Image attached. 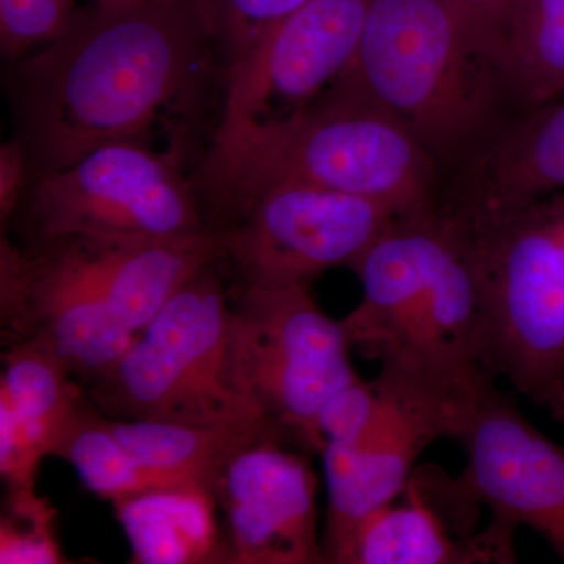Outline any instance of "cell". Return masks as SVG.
<instances>
[{
  "label": "cell",
  "instance_id": "6da1fadb",
  "mask_svg": "<svg viewBox=\"0 0 564 564\" xmlns=\"http://www.w3.org/2000/svg\"><path fill=\"white\" fill-rule=\"evenodd\" d=\"M207 44L193 0L76 11L18 76L25 141L44 172L144 137L187 87Z\"/></svg>",
  "mask_w": 564,
  "mask_h": 564
},
{
  "label": "cell",
  "instance_id": "7a4b0ae2",
  "mask_svg": "<svg viewBox=\"0 0 564 564\" xmlns=\"http://www.w3.org/2000/svg\"><path fill=\"white\" fill-rule=\"evenodd\" d=\"M212 231L159 240L61 237L0 242L3 348L35 347L82 386L128 350L163 303L217 262Z\"/></svg>",
  "mask_w": 564,
  "mask_h": 564
},
{
  "label": "cell",
  "instance_id": "3957f363",
  "mask_svg": "<svg viewBox=\"0 0 564 564\" xmlns=\"http://www.w3.org/2000/svg\"><path fill=\"white\" fill-rule=\"evenodd\" d=\"M352 272L362 300L343 325L383 372L473 406L496 378L481 366V299L466 223L447 206L397 218Z\"/></svg>",
  "mask_w": 564,
  "mask_h": 564
},
{
  "label": "cell",
  "instance_id": "277c9868",
  "mask_svg": "<svg viewBox=\"0 0 564 564\" xmlns=\"http://www.w3.org/2000/svg\"><path fill=\"white\" fill-rule=\"evenodd\" d=\"M503 88L484 24L452 0H370L355 58L326 95L380 107L448 154L485 131Z\"/></svg>",
  "mask_w": 564,
  "mask_h": 564
},
{
  "label": "cell",
  "instance_id": "5b68a950",
  "mask_svg": "<svg viewBox=\"0 0 564 564\" xmlns=\"http://www.w3.org/2000/svg\"><path fill=\"white\" fill-rule=\"evenodd\" d=\"M466 223L481 299V366L564 422V199Z\"/></svg>",
  "mask_w": 564,
  "mask_h": 564
},
{
  "label": "cell",
  "instance_id": "8992f818",
  "mask_svg": "<svg viewBox=\"0 0 564 564\" xmlns=\"http://www.w3.org/2000/svg\"><path fill=\"white\" fill-rule=\"evenodd\" d=\"M217 262L185 281L128 350L82 386L99 413L187 425L269 421L237 381L231 299Z\"/></svg>",
  "mask_w": 564,
  "mask_h": 564
},
{
  "label": "cell",
  "instance_id": "52a82bcc",
  "mask_svg": "<svg viewBox=\"0 0 564 564\" xmlns=\"http://www.w3.org/2000/svg\"><path fill=\"white\" fill-rule=\"evenodd\" d=\"M429 154L415 133L388 111L325 95L284 135L204 191L226 228L242 220L259 196L281 181L362 196L403 217L434 204Z\"/></svg>",
  "mask_w": 564,
  "mask_h": 564
},
{
  "label": "cell",
  "instance_id": "ba28073f",
  "mask_svg": "<svg viewBox=\"0 0 564 564\" xmlns=\"http://www.w3.org/2000/svg\"><path fill=\"white\" fill-rule=\"evenodd\" d=\"M370 0H311L226 68L225 110L204 182L274 143L329 90L358 51Z\"/></svg>",
  "mask_w": 564,
  "mask_h": 564
},
{
  "label": "cell",
  "instance_id": "9c48e42d",
  "mask_svg": "<svg viewBox=\"0 0 564 564\" xmlns=\"http://www.w3.org/2000/svg\"><path fill=\"white\" fill-rule=\"evenodd\" d=\"M343 321L315 304L310 285L242 288L231 300V352L245 395L282 432L314 451L315 415L358 380Z\"/></svg>",
  "mask_w": 564,
  "mask_h": 564
},
{
  "label": "cell",
  "instance_id": "30bf717a",
  "mask_svg": "<svg viewBox=\"0 0 564 564\" xmlns=\"http://www.w3.org/2000/svg\"><path fill=\"white\" fill-rule=\"evenodd\" d=\"M31 242L61 237L159 240L212 231L173 155L115 141L44 172L29 202Z\"/></svg>",
  "mask_w": 564,
  "mask_h": 564
},
{
  "label": "cell",
  "instance_id": "8fae6325",
  "mask_svg": "<svg viewBox=\"0 0 564 564\" xmlns=\"http://www.w3.org/2000/svg\"><path fill=\"white\" fill-rule=\"evenodd\" d=\"M399 218L384 204L303 181H281L217 232L242 288L310 285L334 267L352 270Z\"/></svg>",
  "mask_w": 564,
  "mask_h": 564
},
{
  "label": "cell",
  "instance_id": "7c38bea8",
  "mask_svg": "<svg viewBox=\"0 0 564 564\" xmlns=\"http://www.w3.org/2000/svg\"><path fill=\"white\" fill-rule=\"evenodd\" d=\"M372 383L377 404L364 432L322 452L328 485L325 563L367 514L402 496L430 444L458 440L475 410L383 370Z\"/></svg>",
  "mask_w": 564,
  "mask_h": 564
},
{
  "label": "cell",
  "instance_id": "4fadbf2b",
  "mask_svg": "<svg viewBox=\"0 0 564 564\" xmlns=\"http://www.w3.org/2000/svg\"><path fill=\"white\" fill-rule=\"evenodd\" d=\"M467 464L456 496L484 503L492 524L516 533L530 527L564 562V447L544 436L496 388L486 389L459 434Z\"/></svg>",
  "mask_w": 564,
  "mask_h": 564
},
{
  "label": "cell",
  "instance_id": "5bb4252c",
  "mask_svg": "<svg viewBox=\"0 0 564 564\" xmlns=\"http://www.w3.org/2000/svg\"><path fill=\"white\" fill-rule=\"evenodd\" d=\"M315 491L310 463L282 447L280 436L234 456L210 491L226 516L231 563H325Z\"/></svg>",
  "mask_w": 564,
  "mask_h": 564
},
{
  "label": "cell",
  "instance_id": "9a60e30c",
  "mask_svg": "<svg viewBox=\"0 0 564 564\" xmlns=\"http://www.w3.org/2000/svg\"><path fill=\"white\" fill-rule=\"evenodd\" d=\"M402 496L403 502L395 499L367 514L337 549L332 563H516L514 534L502 527L491 522L481 533H451L413 475Z\"/></svg>",
  "mask_w": 564,
  "mask_h": 564
},
{
  "label": "cell",
  "instance_id": "2e32d148",
  "mask_svg": "<svg viewBox=\"0 0 564 564\" xmlns=\"http://www.w3.org/2000/svg\"><path fill=\"white\" fill-rule=\"evenodd\" d=\"M564 188V96L494 141L454 193L452 206L505 210Z\"/></svg>",
  "mask_w": 564,
  "mask_h": 564
},
{
  "label": "cell",
  "instance_id": "e0dca14e",
  "mask_svg": "<svg viewBox=\"0 0 564 564\" xmlns=\"http://www.w3.org/2000/svg\"><path fill=\"white\" fill-rule=\"evenodd\" d=\"M107 423L122 445L152 473L176 488H202L207 492L240 451L263 437L282 433L269 421L187 425L107 417Z\"/></svg>",
  "mask_w": 564,
  "mask_h": 564
},
{
  "label": "cell",
  "instance_id": "ac0fdd59",
  "mask_svg": "<svg viewBox=\"0 0 564 564\" xmlns=\"http://www.w3.org/2000/svg\"><path fill=\"white\" fill-rule=\"evenodd\" d=\"M505 87L536 106L564 96V0H507L481 22Z\"/></svg>",
  "mask_w": 564,
  "mask_h": 564
},
{
  "label": "cell",
  "instance_id": "d6986e66",
  "mask_svg": "<svg viewBox=\"0 0 564 564\" xmlns=\"http://www.w3.org/2000/svg\"><path fill=\"white\" fill-rule=\"evenodd\" d=\"M206 489H166L115 503L140 563L226 562L215 543Z\"/></svg>",
  "mask_w": 564,
  "mask_h": 564
},
{
  "label": "cell",
  "instance_id": "ffe728a7",
  "mask_svg": "<svg viewBox=\"0 0 564 564\" xmlns=\"http://www.w3.org/2000/svg\"><path fill=\"white\" fill-rule=\"evenodd\" d=\"M0 380V410L39 444L44 456L85 399L79 381L50 352L35 347L6 348Z\"/></svg>",
  "mask_w": 564,
  "mask_h": 564
},
{
  "label": "cell",
  "instance_id": "44dd1931",
  "mask_svg": "<svg viewBox=\"0 0 564 564\" xmlns=\"http://www.w3.org/2000/svg\"><path fill=\"white\" fill-rule=\"evenodd\" d=\"M51 456L68 462L93 494L113 505L148 492L181 489L144 467L122 445L87 393L63 426Z\"/></svg>",
  "mask_w": 564,
  "mask_h": 564
},
{
  "label": "cell",
  "instance_id": "7402d4cb",
  "mask_svg": "<svg viewBox=\"0 0 564 564\" xmlns=\"http://www.w3.org/2000/svg\"><path fill=\"white\" fill-rule=\"evenodd\" d=\"M311 0H193L210 46L226 68L245 57L267 32Z\"/></svg>",
  "mask_w": 564,
  "mask_h": 564
},
{
  "label": "cell",
  "instance_id": "603a6c76",
  "mask_svg": "<svg viewBox=\"0 0 564 564\" xmlns=\"http://www.w3.org/2000/svg\"><path fill=\"white\" fill-rule=\"evenodd\" d=\"M0 524V563H62L54 536L55 510L35 489L10 491Z\"/></svg>",
  "mask_w": 564,
  "mask_h": 564
},
{
  "label": "cell",
  "instance_id": "cb8c5ba5",
  "mask_svg": "<svg viewBox=\"0 0 564 564\" xmlns=\"http://www.w3.org/2000/svg\"><path fill=\"white\" fill-rule=\"evenodd\" d=\"M74 13L54 0H0V46L17 57L22 52L51 43L66 28Z\"/></svg>",
  "mask_w": 564,
  "mask_h": 564
},
{
  "label": "cell",
  "instance_id": "d4e9b609",
  "mask_svg": "<svg viewBox=\"0 0 564 564\" xmlns=\"http://www.w3.org/2000/svg\"><path fill=\"white\" fill-rule=\"evenodd\" d=\"M375 404V386L361 378L334 392L315 415L314 451L322 455L326 445L356 440L372 417Z\"/></svg>",
  "mask_w": 564,
  "mask_h": 564
},
{
  "label": "cell",
  "instance_id": "484cf974",
  "mask_svg": "<svg viewBox=\"0 0 564 564\" xmlns=\"http://www.w3.org/2000/svg\"><path fill=\"white\" fill-rule=\"evenodd\" d=\"M25 150L21 140L7 141L0 148V220L9 221L20 203L24 185Z\"/></svg>",
  "mask_w": 564,
  "mask_h": 564
},
{
  "label": "cell",
  "instance_id": "4316f807",
  "mask_svg": "<svg viewBox=\"0 0 564 564\" xmlns=\"http://www.w3.org/2000/svg\"><path fill=\"white\" fill-rule=\"evenodd\" d=\"M456 6L462 7L467 13L473 14L478 21L485 22L491 18L507 0H452Z\"/></svg>",
  "mask_w": 564,
  "mask_h": 564
},
{
  "label": "cell",
  "instance_id": "83f0119b",
  "mask_svg": "<svg viewBox=\"0 0 564 564\" xmlns=\"http://www.w3.org/2000/svg\"><path fill=\"white\" fill-rule=\"evenodd\" d=\"M104 6H122V3L148 2V0H95Z\"/></svg>",
  "mask_w": 564,
  "mask_h": 564
}]
</instances>
